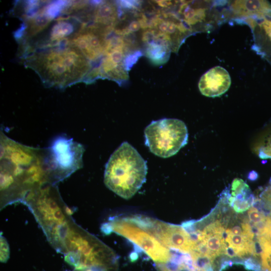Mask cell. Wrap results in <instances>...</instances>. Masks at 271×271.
I'll return each mask as SVG.
<instances>
[{
	"instance_id": "e0dca14e",
	"label": "cell",
	"mask_w": 271,
	"mask_h": 271,
	"mask_svg": "<svg viewBox=\"0 0 271 271\" xmlns=\"http://www.w3.org/2000/svg\"><path fill=\"white\" fill-rule=\"evenodd\" d=\"M161 271H190L188 268L178 264L177 266L170 265L169 263L160 265Z\"/></svg>"
},
{
	"instance_id": "ffe728a7",
	"label": "cell",
	"mask_w": 271,
	"mask_h": 271,
	"mask_svg": "<svg viewBox=\"0 0 271 271\" xmlns=\"http://www.w3.org/2000/svg\"><path fill=\"white\" fill-rule=\"evenodd\" d=\"M261 149L271 150V137L268 139L266 146Z\"/></svg>"
},
{
	"instance_id": "d6986e66",
	"label": "cell",
	"mask_w": 271,
	"mask_h": 271,
	"mask_svg": "<svg viewBox=\"0 0 271 271\" xmlns=\"http://www.w3.org/2000/svg\"><path fill=\"white\" fill-rule=\"evenodd\" d=\"M156 3H157L159 6L163 7H167L168 6H170L172 4L171 1H156Z\"/></svg>"
},
{
	"instance_id": "2e32d148",
	"label": "cell",
	"mask_w": 271,
	"mask_h": 271,
	"mask_svg": "<svg viewBox=\"0 0 271 271\" xmlns=\"http://www.w3.org/2000/svg\"><path fill=\"white\" fill-rule=\"evenodd\" d=\"M72 271H117V268L99 266H92L81 268H75Z\"/></svg>"
},
{
	"instance_id": "9c48e42d",
	"label": "cell",
	"mask_w": 271,
	"mask_h": 271,
	"mask_svg": "<svg viewBox=\"0 0 271 271\" xmlns=\"http://www.w3.org/2000/svg\"><path fill=\"white\" fill-rule=\"evenodd\" d=\"M126 48L121 39L107 41L100 74L116 81L126 80L127 73L123 65Z\"/></svg>"
},
{
	"instance_id": "8992f818",
	"label": "cell",
	"mask_w": 271,
	"mask_h": 271,
	"mask_svg": "<svg viewBox=\"0 0 271 271\" xmlns=\"http://www.w3.org/2000/svg\"><path fill=\"white\" fill-rule=\"evenodd\" d=\"M47 149L50 179L58 181L83 166V145L63 136L55 138Z\"/></svg>"
},
{
	"instance_id": "7c38bea8",
	"label": "cell",
	"mask_w": 271,
	"mask_h": 271,
	"mask_svg": "<svg viewBox=\"0 0 271 271\" xmlns=\"http://www.w3.org/2000/svg\"><path fill=\"white\" fill-rule=\"evenodd\" d=\"M117 16L116 8L113 3L101 2L94 10V26L109 32L115 24Z\"/></svg>"
},
{
	"instance_id": "52a82bcc",
	"label": "cell",
	"mask_w": 271,
	"mask_h": 271,
	"mask_svg": "<svg viewBox=\"0 0 271 271\" xmlns=\"http://www.w3.org/2000/svg\"><path fill=\"white\" fill-rule=\"evenodd\" d=\"M143 224L159 241L170 250L189 255L195 246V241L183 226L139 215Z\"/></svg>"
},
{
	"instance_id": "5b68a950",
	"label": "cell",
	"mask_w": 271,
	"mask_h": 271,
	"mask_svg": "<svg viewBox=\"0 0 271 271\" xmlns=\"http://www.w3.org/2000/svg\"><path fill=\"white\" fill-rule=\"evenodd\" d=\"M145 145L154 155L167 158L176 154L188 143L185 123L176 118L152 121L144 131Z\"/></svg>"
},
{
	"instance_id": "ac0fdd59",
	"label": "cell",
	"mask_w": 271,
	"mask_h": 271,
	"mask_svg": "<svg viewBox=\"0 0 271 271\" xmlns=\"http://www.w3.org/2000/svg\"><path fill=\"white\" fill-rule=\"evenodd\" d=\"M190 271H207V269L201 266L192 261L190 265Z\"/></svg>"
},
{
	"instance_id": "5bb4252c",
	"label": "cell",
	"mask_w": 271,
	"mask_h": 271,
	"mask_svg": "<svg viewBox=\"0 0 271 271\" xmlns=\"http://www.w3.org/2000/svg\"><path fill=\"white\" fill-rule=\"evenodd\" d=\"M249 220L251 224H257L262 221L266 216L255 207L251 206L247 212Z\"/></svg>"
},
{
	"instance_id": "ba28073f",
	"label": "cell",
	"mask_w": 271,
	"mask_h": 271,
	"mask_svg": "<svg viewBox=\"0 0 271 271\" xmlns=\"http://www.w3.org/2000/svg\"><path fill=\"white\" fill-rule=\"evenodd\" d=\"M107 33L94 25L83 26L68 43L78 48L90 61H95L104 53Z\"/></svg>"
},
{
	"instance_id": "6da1fadb",
	"label": "cell",
	"mask_w": 271,
	"mask_h": 271,
	"mask_svg": "<svg viewBox=\"0 0 271 271\" xmlns=\"http://www.w3.org/2000/svg\"><path fill=\"white\" fill-rule=\"evenodd\" d=\"M25 65L34 70L47 86L65 88L84 80L90 61L69 43L39 48L27 56Z\"/></svg>"
},
{
	"instance_id": "277c9868",
	"label": "cell",
	"mask_w": 271,
	"mask_h": 271,
	"mask_svg": "<svg viewBox=\"0 0 271 271\" xmlns=\"http://www.w3.org/2000/svg\"><path fill=\"white\" fill-rule=\"evenodd\" d=\"M107 226L109 231L131 242L159 266L172 260L171 250L159 241L140 220L138 215L114 218Z\"/></svg>"
},
{
	"instance_id": "4fadbf2b",
	"label": "cell",
	"mask_w": 271,
	"mask_h": 271,
	"mask_svg": "<svg viewBox=\"0 0 271 271\" xmlns=\"http://www.w3.org/2000/svg\"><path fill=\"white\" fill-rule=\"evenodd\" d=\"M152 36L146 42V54L156 64L165 63L169 57L171 46L167 42L156 37L154 33Z\"/></svg>"
},
{
	"instance_id": "8fae6325",
	"label": "cell",
	"mask_w": 271,
	"mask_h": 271,
	"mask_svg": "<svg viewBox=\"0 0 271 271\" xmlns=\"http://www.w3.org/2000/svg\"><path fill=\"white\" fill-rule=\"evenodd\" d=\"M224 237L226 255L241 258L256 254L257 250L254 239L245 235L234 234L227 229H225Z\"/></svg>"
},
{
	"instance_id": "7a4b0ae2",
	"label": "cell",
	"mask_w": 271,
	"mask_h": 271,
	"mask_svg": "<svg viewBox=\"0 0 271 271\" xmlns=\"http://www.w3.org/2000/svg\"><path fill=\"white\" fill-rule=\"evenodd\" d=\"M1 173L3 190L25 179L27 183L50 179L47 149L24 145L1 131Z\"/></svg>"
},
{
	"instance_id": "30bf717a",
	"label": "cell",
	"mask_w": 271,
	"mask_h": 271,
	"mask_svg": "<svg viewBox=\"0 0 271 271\" xmlns=\"http://www.w3.org/2000/svg\"><path fill=\"white\" fill-rule=\"evenodd\" d=\"M231 77L228 71L223 67L215 66L200 78L198 87L201 94L209 97L222 95L229 88Z\"/></svg>"
},
{
	"instance_id": "3957f363",
	"label": "cell",
	"mask_w": 271,
	"mask_h": 271,
	"mask_svg": "<svg viewBox=\"0 0 271 271\" xmlns=\"http://www.w3.org/2000/svg\"><path fill=\"white\" fill-rule=\"evenodd\" d=\"M147 162L128 142H123L105 165L106 186L125 199L131 198L146 181Z\"/></svg>"
},
{
	"instance_id": "9a60e30c",
	"label": "cell",
	"mask_w": 271,
	"mask_h": 271,
	"mask_svg": "<svg viewBox=\"0 0 271 271\" xmlns=\"http://www.w3.org/2000/svg\"><path fill=\"white\" fill-rule=\"evenodd\" d=\"M261 202L271 215V186L266 189L260 195Z\"/></svg>"
}]
</instances>
